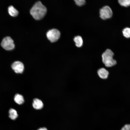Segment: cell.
<instances>
[{"label": "cell", "instance_id": "6da1fadb", "mask_svg": "<svg viewBox=\"0 0 130 130\" xmlns=\"http://www.w3.org/2000/svg\"><path fill=\"white\" fill-rule=\"evenodd\" d=\"M30 13L34 19L39 20L42 19L47 12V9L40 1L36 2L30 10Z\"/></svg>", "mask_w": 130, "mask_h": 130}, {"label": "cell", "instance_id": "7a4b0ae2", "mask_svg": "<svg viewBox=\"0 0 130 130\" xmlns=\"http://www.w3.org/2000/svg\"><path fill=\"white\" fill-rule=\"evenodd\" d=\"M114 55L113 52L109 49H107L102 53V62L105 68H112L117 64V61L114 58Z\"/></svg>", "mask_w": 130, "mask_h": 130}, {"label": "cell", "instance_id": "3957f363", "mask_svg": "<svg viewBox=\"0 0 130 130\" xmlns=\"http://www.w3.org/2000/svg\"><path fill=\"white\" fill-rule=\"evenodd\" d=\"M1 45L4 49L7 50H12L15 47L13 40L9 36L4 38L1 42Z\"/></svg>", "mask_w": 130, "mask_h": 130}, {"label": "cell", "instance_id": "277c9868", "mask_svg": "<svg viewBox=\"0 0 130 130\" xmlns=\"http://www.w3.org/2000/svg\"><path fill=\"white\" fill-rule=\"evenodd\" d=\"M112 14L111 9L108 6H104L100 10V17L103 20H105L110 18L112 15Z\"/></svg>", "mask_w": 130, "mask_h": 130}, {"label": "cell", "instance_id": "5b68a950", "mask_svg": "<svg viewBox=\"0 0 130 130\" xmlns=\"http://www.w3.org/2000/svg\"><path fill=\"white\" fill-rule=\"evenodd\" d=\"M60 33L59 30L53 29L49 30L46 33L48 39L52 43L57 41L60 37Z\"/></svg>", "mask_w": 130, "mask_h": 130}, {"label": "cell", "instance_id": "8992f818", "mask_svg": "<svg viewBox=\"0 0 130 130\" xmlns=\"http://www.w3.org/2000/svg\"><path fill=\"white\" fill-rule=\"evenodd\" d=\"M11 67L14 71L17 73H22L24 69L23 64L19 61H16L13 62L11 65Z\"/></svg>", "mask_w": 130, "mask_h": 130}, {"label": "cell", "instance_id": "52a82bcc", "mask_svg": "<svg viewBox=\"0 0 130 130\" xmlns=\"http://www.w3.org/2000/svg\"><path fill=\"white\" fill-rule=\"evenodd\" d=\"M97 73L99 77L103 80L107 79L109 74L108 71L104 67H101L97 71Z\"/></svg>", "mask_w": 130, "mask_h": 130}, {"label": "cell", "instance_id": "ba28073f", "mask_svg": "<svg viewBox=\"0 0 130 130\" xmlns=\"http://www.w3.org/2000/svg\"><path fill=\"white\" fill-rule=\"evenodd\" d=\"M32 106L35 109L39 110L43 108V104L41 100L38 98H35L33 100Z\"/></svg>", "mask_w": 130, "mask_h": 130}, {"label": "cell", "instance_id": "9c48e42d", "mask_svg": "<svg viewBox=\"0 0 130 130\" xmlns=\"http://www.w3.org/2000/svg\"><path fill=\"white\" fill-rule=\"evenodd\" d=\"M15 102L19 104H21L24 102V100L23 96L19 94H16L14 97Z\"/></svg>", "mask_w": 130, "mask_h": 130}, {"label": "cell", "instance_id": "30bf717a", "mask_svg": "<svg viewBox=\"0 0 130 130\" xmlns=\"http://www.w3.org/2000/svg\"><path fill=\"white\" fill-rule=\"evenodd\" d=\"M73 40L77 47H80L83 46V41L82 37L81 36H77L75 37Z\"/></svg>", "mask_w": 130, "mask_h": 130}, {"label": "cell", "instance_id": "8fae6325", "mask_svg": "<svg viewBox=\"0 0 130 130\" xmlns=\"http://www.w3.org/2000/svg\"><path fill=\"white\" fill-rule=\"evenodd\" d=\"M8 11L9 14L13 17L17 16L19 13L18 11L12 5L8 7Z\"/></svg>", "mask_w": 130, "mask_h": 130}, {"label": "cell", "instance_id": "7c38bea8", "mask_svg": "<svg viewBox=\"0 0 130 130\" xmlns=\"http://www.w3.org/2000/svg\"><path fill=\"white\" fill-rule=\"evenodd\" d=\"M9 117L13 120H15L18 115L16 111L14 109L11 108L9 111Z\"/></svg>", "mask_w": 130, "mask_h": 130}, {"label": "cell", "instance_id": "4fadbf2b", "mask_svg": "<svg viewBox=\"0 0 130 130\" xmlns=\"http://www.w3.org/2000/svg\"><path fill=\"white\" fill-rule=\"evenodd\" d=\"M123 35L125 37L129 38H130V28L126 27L124 28L122 31Z\"/></svg>", "mask_w": 130, "mask_h": 130}, {"label": "cell", "instance_id": "5bb4252c", "mask_svg": "<svg viewBox=\"0 0 130 130\" xmlns=\"http://www.w3.org/2000/svg\"><path fill=\"white\" fill-rule=\"evenodd\" d=\"M118 2L122 6L128 7L130 6V0H119Z\"/></svg>", "mask_w": 130, "mask_h": 130}, {"label": "cell", "instance_id": "9a60e30c", "mask_svg": "<svg viewBox=\"0 0 130 130\" xmlns=\"http://www.w3.org/2000/svg\"><path fill=\"white\" fill-rule=\"evenodd\" d=\"M74 1L76 4L79 6L84 5L85 2V0H75Z\"/></svg>", "mask_w": 130, "mask_h": 130}, {"label": "cell", "instance_id": "2e32d148", "mask_svg": "<svg viewBox=\"0 0 130 130\" xmlns=\"http://www.w3.org/2000/svg\"><path fill=\"white\" fill-rule=\"evenodd\" d=\"M121 130H130V124H127L125 125Z\"/></svg>", "mask_w": 130, "mask_h": 130}, {"label": "cell", "instance_id": "e0dca14e", "mask_svg": "<svg viewBox=\"0 0 130 130\" xmlns=\"http://www.w3.org/2000/svg\"><path fill=\"white\" fill-rule=\"evenodd\" d=\"M38 130H47L46 128L43 127L40 128L38 129Z\"/></svg>", "mask_w": 130, "mask_h": 130}]
</instances>
